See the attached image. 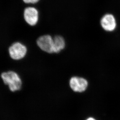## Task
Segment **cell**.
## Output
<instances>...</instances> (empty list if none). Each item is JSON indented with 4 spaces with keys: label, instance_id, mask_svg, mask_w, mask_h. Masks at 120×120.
Listing matches in <instances>:
<instances>
[{
    "label": "cell",
    "instance_id": "3957f363",
    "mask_svg": "<svg viewBox=\"0 0 120 120\" xmlns=\"http://www.w3.org/2000/svg\"><path fill=\"white\" fill-rule=\"evenodd\" d=\"M39 48L44 52L53 53V38L49 35H44L40 37L36 41Z\"/></svg>",
    "mask_w": 120,
    "mask_h": 120
},
{
    "label": "cell",
    "instance_id": "9c48e42d",
    "mask_svg": "<svg viewBox=\"0 0 120 120\" xmlns=\"http://www.w3.org/2000/svg\"><path fill=\"white\" fill-rule=\"evenodd\" d=\"M86 120H96V119H94V118H92V117H90L87 119Z\"/></svg>",
    "mask_w": 120,
    "mask_h": 120
},
{
    "label": "cell",
    "instance_id": "52a82bcc",
    "mask_svg": "<svg viewBox=\"0 0 120 120\" xmlns=\"http://www.w3.org/2000/svg\"><path fill=\"white\" fill-rule=\"evenodd\" d=\"M65 46L66 42L63 37L57 35L53 38V53H59Z\"/></svg>",
    "mask_w": 120,
    "mask_h": 120
},
{
    "label": "cell",
    "instance_id": "7a4b0ae2",
    "mask_svg": "<svg viewBox=\"0 0 120 120\" xmlns=\"http://www.w3.org/2000/svg\"><path fill=\"white\" fill-rule=\"evenodd\" d=\"M8 51L9 55L12 60L20 61L26 57L27 49L23 44L20 42H16L9 46Z\"/></svg>",
    "mask_w": 120,
    "mask_h": 120
},
{
    "label": "cell",
    "instance_id": "8992f818",
    "mask_svg": "<svg viewBox=\"0 0 120 120\" xmlns=\"http://www.w3.org/2000/svg\"><path fill=\"white\" fill-rule=\"evenodd\" d=\"M71 88L75 92L81 93L85 91L88 85L87 80L82 77H73L69 81Z\"/></svg>",
    "mask_w": 120,
    "mask_h": 120
},
{
    "label": "cell",
    "instance_id": "277c9868",
    "mask_svg": "<svg viewBox=\"0 0 120 120\" xmlns=\"http://www.w3.org/2000/svg\"><path fill=\"white\" fill-rule=\"evenodd\" d=\"M100 24L104 30L108 32H113L117 27V21L113 15L110 13L104 15L101 18Z\"/></svg>",
    "mask_w": 120,
    "mask_h": 120
},
{
    "label": "cell",
    "instance_id": "6da1fadb",
    "mask_svg": "<svg viewBox=\"0 0 120 120\" xmlns=\"http://www.w3.org/2000/svg\"><path fill=\"white\" fill-rule=\"evenodd\" d=\"M0 77L4 84L8 87L11 92H17L22 88L23 80L16 71L9 70L3 71L1 74Z\"/></svg>",
    "mask_w": 120,
    "mask_h": 120
},
{
    "label": "cell",
    "instance_id": "ba28073f",
    "mask_svg": "<svg viewBox=\"0 0 120 120\" xmlns=\"http://www.w3.org/2000/svg\"><path fill=\"white\" fill-rule=\"evenodd\" d=\"M23 0L25 3L34 4L37 3L40 0Z\"/></svg>",
    "mask_w": 120,
    "mask_h": 120
},
{
    "label": "cell",
    "instance_id": "5b68a950",
    "mask_svg": "<svg viewBox=\"0 0 120 120\" xmlns=\"http://www.w3.org/2000/svg\"><path fill=\"white\" fill-rule=\"evenodd\" d=\"M24 16L25 21L31 26L36 25L38 22L39 12L37 9L34 7L26 8L24 11Z\"/></svg>",
    "mask_w": 120,
    "mask_h": 120
}]
</instances>
